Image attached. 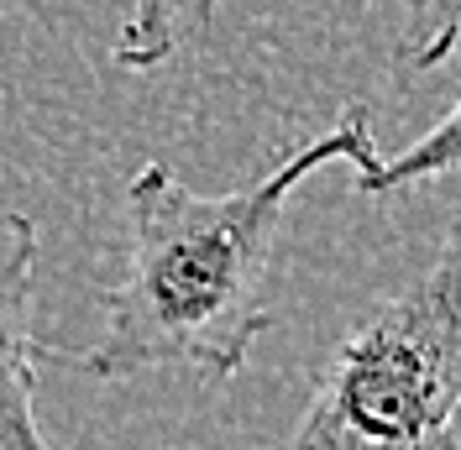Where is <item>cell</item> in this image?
<instances>
[{
	"mask_svg": "<svg viewBox=\"0 0 461 450\" xmlns=\"http://www.w3.org/2000/svg\"><path fill=\"white\" fill-rule=\"evenodd\" d=\"M456 168V111H440V121L430 126V137H420L414 147H403L399 158H377L367 173H357V194L383 199L399 194L409 184H425V178H451Z\"/></svg>",
	"mask_w": 461,
	"mask_h": 450,
	"instance_id": "obj_5",
	"label": "cell"
},
{
	"mask_svg": "<svg viewBox=\"0 0 461 450\" xmlns=\"http://www.w3.org/2000/svg\"><path fill=\"white\" fill-rule=\"evenodd\" d=\"M37 262L42 225L11 210L0 241V450H53L37 419V372L48 356L37 340Z\"/></svg>",
	"mask_w": 461,
	"mask_h": 450,
	"instance_id": "obj_3",
	"label": "cell"
},
{
	"mask_svg": "<svg viewBox=\"0 0 461 450\" xmlns=\"http://www.w3.org/2000/svg\"><path fill=\"white\" fill-rule=\"evenodd\" d=\"M403 5V63L409 68H440L456 53L461 0H399Z\"/></svg>",
	"mask_w": 461,
	"mask_h": 450,
	"instance_id": "obj_6",
	"label": "cell"
},
{
	"mask_svg": "<svg viewBox=\"0 0 461 450\" xmlns=\"http://www.w3.org/2000/svg\"><path fill=\"white\" fill-rule=\"evenodd\" d=\"M377 158L367 105H346L315 141L230 194H200L168 163H142L126 184V262L100 293L105 330L89 351H68V362L95 382L168 366L210 382L236 377L273 325L267 283L294 189L325 163L367 173Z\"/></svg>",
	"mask_w": 461,
	"mask_h": 450,
	"instance_id": "obj_1",
	"label": "cell"
},
{
	"mask_svg": "<svg viewBox=\"0 0 461 450\" xmlns=\"http://www.w3.org/2000/svg\"><path fill=\"white\" fill-rule=\"evenodd\" d=\"M221 5L226 0H131V16L115 37V68H131V74L163 68L184 48V37L210 27Z\"/></svg>",
	"mask_w": 461,
	"mask_h": 450,
	"instance_id": "obj_4",
	"label": "cell"
},
{
	"mask_svg": "<svg viewBox=\"0 0 461 450\" xmlns=\"http://www.w3.org/2000/svg\"><path fill=\"white\" fill-rule=\"evenodd\" d=\"M456 241H440L420 278L351 320L299 424L273 450H456Z\"/></svg>",
	"mask_w": 461,
	"mask_h": 450,
	"instance_id": "obj_2",
	"label": "cell"
}]
</instances>
